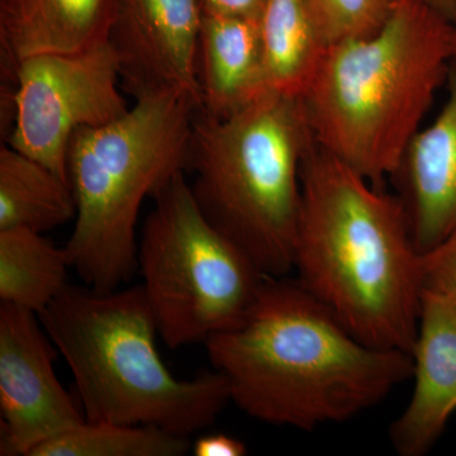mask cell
Listing matches in <instances>:
<instances>
[{
    "label": "cell",
    "mask_w": 456,
    "mask_h": 456,
    "mask_svg": "<svg viewBox=\"0 0 456 456\" xmlns=\"http://www.w3.org/2000/svg\"><path fill=\"white\" fill-rule=\"evenodd\" d=\"M202 17L200 0H118L108 42L123 89L134 99L187 90L202 103L197 77Z\"/></svg>",
    "instance_id": "obj_10"
},
{
    "label": "cell",
    "mask_w": 456,
    "mask_h": 456,
    "mask_svg": "<svg viewBox=\"0 0 456 456\" xmlns=\"http://www.w3.org/2000/svg\"><path fill=\"white\" fill-rule=\"evenodd\" d=\"M70 260L42 233L0 230V302L40 314L69 285Z\"/></svg>",
    "instance_id": "obj_16"
},
{
    "label": "cell",
    "mask_w": 456,
    "mask_h": 456,
    "mask_svg": "<svg viewBox=\"0 0 456 456\" xmlns=\"http://www.w3.org/2000/svg\"><path fill=\"white\" fill-rule=\"evenodd\" d=\"M152 200L137 269L159 336L170 349L204 345L244 318L270 277L207 220L185 173Z\"/></svg>",
    "instance_id": "obj_7"
},
{
    "label": "cell",
    "mask_w": 456,
    "mask_h": 456,
    "mask_svg": "<svg viewBox=\"0 0 456 456\" xmlns=\"http://www.w3.org/2000/svg\"><path fill=\"white\" fill-rule=\"evenodd\" d=\"M114 121L75 132L68 179L77 216L65 246L71 269L98 292L118 289L137 270V220L146 198L188 171L202 103L187 90L134 99Z\"/></svg>",
    "instance_id": "obj_5"
},
{
    "label": "cell",
    "mask_w": 456,
    "mask_h": 456,
    "mask_svg": "<svg viewBox=\"0 0 456 456\" xmlns=\"http://www.w3.org/2000/svg\"><path fill=\"white\" fill-rule=\"evenodd\" d=\"M415 391L389 437L401 456H424L456 411V311L443 297L424 292L412 350Z\"/></svg>",
    "instance_id": "obj_11"
},
{
    "label": "cell",
    "mask_w": 456,
    "mask_h": 456,
    "mask_svg": "<svg viewBox=\"0 0 456 456\" xmlns=\"http://www.w3.org/2000/svg\"><path fill=\"white\" fill-rule=\"evenodd\" d=\"M452 35H454V50H455V60L456 61V0H455V16L452 22Z\"/></svg>",
    "instance_id": "obj_24"
},
{
    "label": "cell",
    "mask_w": 456,
    "mask_h": 456,
    "mask_svg": "<svg viewBox=\"0 0 456 456\" xmlns=\"http://www.w3.org/2000/svg\"><path fill=\"white\" fill-rule=\"evenodd\" d=\"M197 77L203 113L224 119L265 92L260 20L204 14Z\"/></svg>",
    "instance_id": "obj_14"
},
{
    "label": "cell",
    "mask_w": 456,
    "mask_h": 456,
    "mask_svg": "<svg viewBox=\"0 0 456 456\" xmlns=\"http://www.w3.org/2000/svg\"><path fill=\"white\" fill-rule=\"evenodd\" d=\"M268 0H200L204 14L260 20Z\"/></svg>",
    "instance_id": "obj_21"
},
{
    "label": "cell",
    "mask_w": 456,
    "mask_h": 456,
    "mask_svg": "<svg viewBox=\"0 0 456 456\" xmlns=\"http://www.w3.org/2000/svg\"><path fill=\"white\" fill-rule=\"evenodd\" d=\"M452 22L455 16V0H416Z\"/></svg>",
    "instance_id": "obj_23"
},
{
    "label": "cell",
    "mask_w": 456,
    "mask_h": 456,
    "mask_svg": "<svg viewBox=\"0 0 456 456\" xmlns=\"http://www.w3.org/2000/svg\"><path fill=\"white\" fill-rule=\"evenodd\" d=\"M53 342L35 312L0 302V455L31 456L86 421L53 370Z\"/></svg>",
    "instance_id": "obj_9"
},
{
    "label": "cell",
    "mask_w": 456,
    "mask_h": 456,
    "mask_svg": "<svg viewBox=\"0 0 456 456\" xmlns=\"http://www.w3.org/2000/svg\"><path fill=\"white\" fill-rule=\"evenodd\" d=\"M302 97L265 90L224 119L198 112L189 145L191 193L213 226L264 275L287 277L314 146Z\"/></svg>",
    "instance_id": "obj_6"
},
{
    "label": "cell",
    "mask_w": 456,
    "mask_h": 456,
    "mask_svg": "<svg viewBox=\"0 0 456 456\" xmlns=\"http://www.w3.org/2000/svg\"><path fill=\"white\" fill-rule=\"evenodd\" d=\"M77 216L69 180L9 145L0 149V230L44 233Z\"/></svg>",
    "instance_id": "obj_15"
},
{
    "label": "cell",
    "mask_w": 456,
    "mask_h": 456,
    "mask_svg": "<svg viewBox=\"0 0 456 456\" xmlns=\"http://www.w3.org/2000/svg\"><path fill=\"white\" fill-rule=\"evenodd\" d=\"M189 436L154 426L84 421L33 450L31 456H182Z\"/></svg>",
    "instance_id": "obj_18"
},
{
    "label": "cell",
    "mask_w": 456,
    "mask_h": 456,
    "mask_svg": "<svg viewBox=\"0 0 456 456\" xmlns=\"http://www.w3.org/2000/svg\"><path fill=\"white\" fill-rule=\"evenodd\" d=\"M231 402L302 431L354 419L412 378V355L355 338L298 281L266 278L235 326L204 342Z\"/></svg>",
    "instance_id": "obj_1"
},
{
    "label": "cell",
    "mask_w": 456,
    "mask_h": 456,
    "mask_svg": "<svg viewBox=\"0 0 456 456\" xmlns=\"http://www.w3.org/2000/svg\"><path fill=\"white\" fill-rule=\"evenodd\" d=\"M196 456H244L248 448L241 440L224 434L204 435L193 444Z\"/></svg>",
    "instance_id": "obj_22"
},
{
    "label": "cell",
    "mask_w": 456,
    "mask_h": 456,
    "mask_svg": "<svg viewBox=\"0 0 456 456\" xmlns=\"http://www.w3.org/2000/svg\"><path fill=\"white\" fill-rule=\"evenodd\" d=\"M118 59L110 42L66 53L23 59L5 86L12 110L8 145L68 179L75 132L98 127L128 110L118 90Z\"/></svg>",
    "instance_id": "obj_8"
},
{
    "label": "cell",
    "mask_w": 456,
    "mask_h": 456,
    "mask_svg": "<svg viewBox=\"0 0 456 456\" xmlns=\"http://www.w3.org/2000/svg\"><path fill=\"white\" fill-rule=\"evenodd\" d=\"M301 184L297 281L360 341L412 355L422 290L403 203L316 142Z\"/></svg>",
    "instance_id": "obj_2"
},
{
    "label": "cell",
    "mask_w": 456,
    "mask_h": 456,
    "mask_svg": "<svg viewBox=\"0 0 456 456\" xmlns=\"http://www.w3.org/2000/svg\"><path fill=\"white\" fill-rule=\"evenodd\" d=\"M260 31L266 90L302 97L325 51L303 0H268Z\"/></svg>",
    "instance_id": "obj_17"
},
{
    "label": "cell",
    "mask_w": 456,
    "mask_h": 456,
    "mask_svg": "<svg viewBox=\"0 0 456 456\" xmlns=\"http://www.w3.org/2000/svg\"><path fill=\"white\" fill-rule=\"evenodd\" d=\"M422 293L443 297L456 311V232L419 254Z\"/></svg>",
    "instance_id": "obj_20"
},
{
    "label": "cell",
    "mask_w": 456,
    "mask_h": 456,
    "mask_svg": "<svg viewBox=\"0 0 456 456\" xmlns=\"http://www.w3.org/2000/svg\"><path fill=\"white\" fill-rule=\"evenodd\" d=\"M118 0H3L2 73L11 82L17 65L40 53H66L108 42Z\"/></svg>",
    "instance_id": "obj_13"
},
{
    "label": "cell",
    "mask_w": 456,
    "mask_h": 456,
    "mask_svg": "<svg viewBox=\"0 0 456 456\" xmlns=\"http://www.w3.org/2000/svg\"><path fill=\"white\" fill-rule=\"evenodd\" d=\"M446 84L443 110L417 132L392 176L419 254L456 232V61Z\"/></svg>",
    "instance_id": "obj_12"
},
{
    "label": "cell",
    "mask_w": 456,
    "mask_h": 456,
    "mask_svg": "<svg viewBox=\"0 0 456 456\" xmlns=\"http://www.w3.org/2000/svg\"><path fill=\"white\" fill-rule=\"evenodd\" d=\"M318 37L330 47L379 31L397 0H303Z\"/></svg>",
    "instance_id": "obj_19"
},
{
    "label": "cell",
    "mask_w": 456,
    "mask_h": 456,
    "mask_svg": "<svg viewBox=\"0 0 456 456\" xmlns=\"http://www.w3.org/2000/svg\"><path fill=\"white\" fill-rule=\"evenodd\" d=\"M454 60L448 18L397 0L379 31L323 51L302 94L314 142L379 187L398 170Z\"/></svg>",
    "instance_id": "obj_3"
},
{
    "label": "cell",
    "mask_w": 456,
    "mask_h": 456,
    "mask_svg": "<svg viewBox=\"0 0 456 456\" xmlns=\"http://www.w3.org/2000/svg\"><path fill=\"white\" fill-rule=\"evenodd\" d=\"M40 320L70 368L86 421L191 436L209 428L231 402L218 371L188 380L170 373L141 284L110 292L69 284Z\"/></svg>",
    "instance_id": "obj_4"
}]
</instances>
